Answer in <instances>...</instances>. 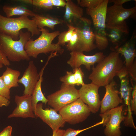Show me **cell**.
Listing matches in <instances>:
<instances>
[{"label": "cell", "mask_w": 136, "mask_h": 136, "mask_svg": "<svg viewBox=\"0 0 136 136\" xmlns=\"http://www.w3.org/2000/svg\"><path fill=\"white\" fill-rule=\"evenodd\" d=\"M136 6L129 9L124 8L123 6L114 5L107 7L106 13V25L115 26L126 22L125 20L130 17L135 19Z\"/></svg>", "instance_id": "10"}, {"label": "cell", "mask_w": 136, "mask_h": 136, "mask_svg": "<svg viewBox=\"0 0 136 136\" xmlns=\"http://www.w3.org/2000/svg\"><path fill=\"white\" fill-rule=\"evenodd\" d=\"M103 0H78V5L81 7L93 8L96 7Z\"/></svg>", "instance_id": "30"}, {"label": "cell", "mask_w": 136, "mask_h": 136, "mask_svg": "<svg viewBox=\"0 0 136 136\" xmlns=\"http://www.w3.org/2000/svg\"><path fill=\"white\" fill-rule=\"evenodd\" d=\"M116 85V82L113 80L105 86L106 92L101 101L100 114L116 108L123 102L122 99L119 96V92L115 88Z\"/></svg>", "instance_id": "15"}, {"label": "cell", "mask_w": 136, "mask_h": 136, "mask_svg": "<svg viewBox=\"0 0 136 136\" xmlns=\"http://www.w3.org/2000/svg\"><path fill=\"white\" fill-rule=\"evenodd\" d=\"M0 95L9 100L10 98V90L6 86L2 77H0Z\"/></svg>", "instance_id": "32"}, {"label": "cell", "mask_w": 136, "mask_h": 136, "mask_svg": "<svg viewBox=\"0 0 136 136\" xmlns=\"http://www.w3.org/2000/svg\"><path fill=\"white\" fill-rule=\"evenodd\" d=\"M120 83V92L121 98L123 100L127 110H130L131 108V87L129 79V75L127 68L124 65L117 75Z\"/></svg>", "instance_id": "19"}, {"label": "cell", "mask_w": 136, "mask_h": 136, "mask_svg": "<svg viewBox=\"0 0 136 136\" xmlns=\"http://www.w3.org/2000/svg\"><path fill=\"white\" fill-rule=\"evenodd\" d=\"M53 6L62 7H65L66 1L65 0H51Z\"/></svg>", "instance_id": "37"}, {"label": "cell", "mask_w": 136, "mask_h": 136, "mask_svg": "<svg viewBox=\"0 0 136 136\" xmlns=\"http://www.w3.org/2000/svg\"><path fill=\"white\" fill-rule=\"evenodd\" d=\"M3 66V64L0 62V69L2 68Z\"/></svg>", "instance_id": "41"}, {"label": "cell", "mask_w": 136, "mask_h": 136, "mask_svg": "<svg viewBox=\"0 0 136 136\" xmlns=\"http://www.w3.org/2000/svg\"><path fill=\"white\" fill-rule=\"evenodd\" d=\"M73 72L74 74L76 85L82 86L84 85L85 83L83 79L84 74L81 68L80 67L73 69Z\"/></svg>", "instance_id": "29"}, {"label": "cell", "mask_w": 136, "mask_h": 136, "mask_svg": "<svg viewBox=\"0 0 136 136\" xmlns=\"http://www.w3.org/2000/svg\"><path fill=\"white\" fill-rule=\"evenodd\" d=\"M65 130L60 129L53 132L52 136H62L65 132Z\"/></svg>", "instance_id": "40"}, {"label": "cell", "mask_w": 136, "mask_h": 136, "mask_svg": "<svg viewBox=\"0 0 136 136\" xmlns=\"http://www.w3.org/2000/svg\"><path fill=\"white\" fill-rule=\"evenodd\" d=\"M108 3L109 0H103L96 7L87 8L86 11L92 21L96 47L101 50L106 48L109 44L106 33V13Z\"/></svg>", "instance_id": "5"}, {"label": "cell", "mask_w": 136, "mask_h": 136, "mask_svg": "<svg viewBox=\"0 0 136 136\" xmlns=\"http://www.w3.org/2000/svg\"><path fill=\"white\" fill-rule=\"evenodd\" d=\"M129 28L126 22L115 26L106 25V33L108 41L116 46H121L126 42L129 33Z\"/></svg>", "instance_id": "17"}, {"label": "cell", "mask_w": 136, "mask_h": 136, "mask_svg": "<svg viewBox=\"0 0 136 136\" xmlns=\"http://www.w3.org/2000/svg\"><path fill=\"white\" fill-rule=\"evenodd\" d=\"M103 123V121L101 120V121L98 122L92 126L80 130H75L71 128H68L65 130L64 133L62 136H76L79 133L85 130L98 125L102 124Z\"/></svg>", "instance_id": "31"}, {"label": "cell", "mask_w": 136, "mask_h": 136, "mask_svg": "<svg viewBox=\"0 0 136 136\" xmlns=\"http://www.w3.org/2000/svg\"><path fill=\"white\" fill-rule=\"evenodd\" d=\"M132 0H109V3H113L115 5L123 6L124 3L131 1Z\"/></svg>", "instance_id": "39"}, {"label": "cell", "mask_w": 136, "mask_h": 136, "mask_svg": "<svg viewBox=\"0 0 136 136\" xmlns=\"http://www.w3.org/2000/svg\"><path fill=\"white\" fill-rule=\"evenodd\" d=\"M59 112L65 122L72 125L85 121L91 112L88 106L79 98L63 107Z\"/></svg>", "instance_id": "7"}, {"label": "cell", "mask_w": 136, "mask_h": 136, "mask_svg": "<svg viewBox=\"0 0 136 136\" xmlns=\"http://www.w3.org/2000/svg\"><path fill=\"white\" fill-rule=\"evenodd\" d=\"M6 17H11L14 16H26L33 17L35 14L32 11L20 6H10L5 5L3 8Z\"/></svg>", "instance_id": "24"}, {"label": "cell", "mask_w": 136, "mask_h": 136, "mask_svg": "<svg viewBox=\"0 0 136 136\" xmlns=\"http://www.w3.org/2000/svg\"><path fill=\"white\" fill-rule=\"evenodd\" d=\"M20 1L44 9L52 10L53 8L51 0H22Z\"/></svg>", "instance_id": "27"}, {"label": "cell", "mask_w": 136, "mask_h": 136, "mask_svg": "<svg viewBox=\"0 0 136 136\" xmlns=\"http://www.w3.org/2000/svg\"><path fill=\"white\" fill-rule=\"evenodd\" d=\"M66 25L68 27V30L60 33L58 36L57 43L60 46L65 45L66 43H67L69 42L75 29V27L74 25L70 24Z\"/></svg>", "instance_id": "25"}, {"label": "cell", "mask_w": 136, "mask_h": 136, "mask_svg": "<svg viewBox=\"0 0 136 136\" xmlns=\"http://www.w3.org/2000/svg\"><path fill=\"white\" fill-rule=\"evenodd\" d=\"M66 1L65 11L64 16V22L66 24H76L83 17V8L71 0Z\"/></svg>", "instance_id": "20"}, {"label": "cell", "mask_w": 136, "mask_h": 136, "mask_svg": "<svg viewBox=\"0 0 136 136\" xmlns=\"http://www.w3.org/2000/svg\"><path fill=\"white\" fill-rule=\"evenodd\" d=\"M91 24L90 20L83 17L76 24L79 32L80 40L77 50L75 51L89 52L96 48Z\"/></svg>", "instance_id": "9"}, {"label": "cell", "mask_w": 136, "mask_h": 136, "mask_svg": "<svg viewBox=\"0 0 136 136\" xmlns=\"http://www.w3.org/2000/svg\"><path fill=\"white\" fill-rule=\"evenodd\" d=\"M99 87L91 83L84 84L78 90L79 98L88 106L93 113L97 112L100 107L101 101L98 92Z\"/></svg>", "instance_id": "11"}, {"label": "cell", "mask_w": 136, "mask_h": 136, "mask_svg": "<svg viewBox=\"0 0 136 136\" xmlns=\"http://www.w3.org/2000/svg\"><path fill=\"white\" fill-rule=\"evenodd\" d=\"M136 40V29H134L131 38L122 45L115 47V51L125 58V66L127 69L133 64L136 56L135 44Z\"/></svg>", "instance_id": "18"}, {"label": "cell", "mask_w": 136, "mask_h": 136, "mask_svg": "<svg viewBox=\"0 0 136 136\" xmlns=\"http://www.w3.org/2000/svg\"><path fill=\"white\" fill-rule=\"evenodd\" d=\"M134 61L132 65L127 69L129 76H130L132 80L136 82V63Z\"/></svg>", "instance_id": "34"}, {"label": "cell", "mask_w": 136, "mask_h": 136, "mask_svg": "<svg viewBox=\"0 0 136 136\" xmlns=\"http://www.w3.org/2000/svg\"><path fill=\"white\" fill-rule=\"evenodd\" d=\"M0 62L5 66H9L10 65L9 61L8 60L3 51L0 45Z\"/></svg>", "instance_id": "35"}, {"label": "cell", "mask_w": 136, "mask_h": 136, "mask_svg": "<svg viewBox=\"0 0 136 136\" xmlns=\"http://www.w3.org/2000/svg\"><path fill=\"white\" fill-rule=\"evenodd\" d=\"M31 19L34 21L39 29L47 27L53 30L56 25L64 22L63 20L57 18L49 16H44L36 14Z\"/></svg>", "instance_id": "21"}, {"label": "cell", "mask_w": 136, "mask_h": 136, "mask_svg": "<svg viewBox=\"0 0 136 136\" xmlns=\"http://www.w3.org/2000/svg\"><path fill=\"white\" fill-rule=\"evenodd\" d=\"M60 81L64 84L71 85H76L74 73L71 71L66 72V75L60 78Z\"/></svg>", "instance_id": "28"}, {"label": "cell", "mask_w": 136, "mask_h": 136, "mask_svg": "<svg viewBox=\"0 0 136 136\" xmlns=\"http://www.w3.org/2000/svg\"><path fill=\"white\" fill-rule=\"evenodd\" d=\"M14 99L16 106L12 113L8 116V118H36L32 107L31 95H16L15 96Z\"/></svg>", "instance_id": "14"}, {"label": "cell", "mask_w": 136, "mask_h": 136, "mask_svg": "<svg viewBox=\"0 0 136 136\" xmlns=\"http://www.w3.org/2000/svg\"><path fill=\"white\" fill-rule=\"evenodd\" d=\"M20 74L19 71L7 66L1 77L6 86L10 89L12 87L19 86L18 78Z\"/></svg>", "instance_id": "23"}, {"label": "cell", "mask_w": 136, "mask_h": 136, "mask_svg": "<svg viewBox=\"0 0 136 136\" xmlns=\"http://www.w3.org/2000/svg\"><path fill=\"white\" fill-rule=\"evenodd\" d=\"M72 37L66 45L67 49L71 51H77L80 40V34L79 30L76 26Z\"/></svg>", "instance_id": "26"}, {"label": "cell", "mask_w": 136, "mask_h": 136, "mask_svg": "<svg viewBox=\"0 0 136 136\" xmlns=\"http://www.w3.org/2000/svg\"><path fill=\"white\" fill-rule=\"evenodd\" d=\"M75 86L62 84L60 90L47 96V103L57 112L79 98Z\"/></svg>", "instance_id": "6"}, {"label": "cell", "mask_w": 136, "mask_h": 136, "mask_svg": "<svg viewBox=\"0 0 136 136\" xmlns=\"http://www.w3.org/2000/svg\"><path fill=\"white\" fill-rule=\"evenodd\" d=\"M123 105L118 106L99 116L103 121V127L105 126L104 133L105 136H120L122 133L120 124L125 118L123 115Z\"/></svg>", "instance_id": "8"}, {"label": "cell", "mask_w": 136, "mask_h": 136, "mask_svg": "<svg viewBox=\"0 0 136 136\" xmlns=\"http://www.w3.org/2000/svg\"><path fill=\"white\" fill-rule=\"evenodd\" d=\"M12 130L11 126L6 127L0 133V136H12Z\"/></svg>", "instance_id": "36"}, {"label": "cell", "mask_w": 136, "mask_h": 136, "mask_svg": "<svg viewBox=\"0 0 136 136\" xmlns=\"http://www.w3.org/2000/svg\"><path fill=\"white\" fill-rule=\"evenodd\" d=\"M24 28L26 29L31 36L39 35L41 33L34 21L28 16L8 18L0 14V33L7 35L14 40H18L20 31Z\"/></svg>", "instance_id": "4"}, {"label": "cell", "mask_w": 136, "mask_h": 136, "mask_svg": "<svg viewBox=\"0 0 136 136\" xmlns=\"http://www.w3.org/2000/svg\"><path fill=\"white\" fill-rule=\"evenodd\" d=\"M53 108H43V103L37 104L34 112L36 117L40 118L54 131L64 126L65 122L62 116Z\"/></svg>", "instance_id": "12"}, {"label": "cell", "mask_w": 136, "mask_h": 136, "mask_svg": "<svg viewBox=\"0 0 136 136\" xmlns=\"http://www.w3.org/2000/svg\"><path fill=\"white\" fill-rule=\"evenodd\" d=\"M119 54L115 51L112 52L95 66H93L88 77L92 83L99 87H105L113 80L124 66Z\"/></svg>", "instance_id": "1"}, {"label": "cell", "mask_w": 136, "mask_h": 136, "mask_svg": "<svg viewBox=\"0 0 136 136\" xmlns=\"http://www.w3.org/2000/svg\"><path fill=\"white\" fill-rule=\"evenodd\" d=\"M41 32L40 37L35 40L31 38L26 43L25 50L30 57L36 58L39 54L42 53L62 54L64 50L57 43H52L54 39L59 35V31L50 32L48 30L44 28H41Z\"/></svg>", "instance_id": "2"}, {"label": "cell", "mask_w": 136, "mask_h": 136, "mask_svg": "<svg viewBox=\"0 0 136 136\" xmlns=\"http://www.w3.org/2000/svg\"><path fill=\"white\" fill-rule=\"evenodd\" d=\"M40 77L33 61H30L22 77L18 80V83L22 84L24 87L23 95H31Z\"/></svg>", "instance_id": "16"}, {"label": "cell", "mask_w": 136, "mask_h": 136, "mask_svg": "<svg viewBox=\"0 0 136 136\" xmlns=\"http://www.w3.org/2000/svg\"><path fill=\"white\" fill-rule=\"evenodd\" d=\"M132 93V99L131 100V111L134 115L136 114V85H133Z\"/></svg>", "instance_id": "33"}, {"label": "cell", "mask_w": 136, "mask_h": 136, "mask_svg": "<svg viewBox=\"0 0 136 136\" xmlns=\"http://www.w3.org/2000/svg\"><path fill=\"white\" fill-rule=\"evenodd\" d=\"M45 68L43 67L39 73L40 75L39 79L31 95L32 106L34 113L38 102L41 101L45 105L48 102L47 99L43 93L41 88V84L43 80L42 76Z\"/></svg>", "instance_id": "22"}, {"label": "cell", "mask_w": 136, "mask_h": 136, "mask_svg": "<svg viewBox=\"0 0 136 136\" xmlns=\"http://www.w3.org/2000/svg\"><path fill=\"white\" fill-rule=\"evenodd\" d=\"M10 103L9 100L0 95V107L3 106L7 107Z\"/></svg>", "instance_id": "38"}, {"label": "cell", "mask_w": 136, "mask_h": 136, "mask_svg": "<svg viewBox=\"0 0 136 136\" xmlns=\"http://www.w3.org/2000/svg\"><path fill=\"white\" fill-rule=\"evenodd\" d=\"M70 59L67 61V64L73 69L79 67L82 65H84L89 71L91 66L98 63L106 56L103 53L99 52L92 55L84 54L83 52L78 51H71Z\"/></svg>", "instance_id": "13"}, {"label": "cell", "mask_w": 136, "mask_h": 136, "mask_svg": "<svg viewBox=\"0 0 136 136\" xmlns=\"http://www.w3.org/2000/svg\"><path fill=\"white\" fill-rule=\"evenodd\" d=\"M31 33L22 30L19 32V39L14 40L9 36L0 33V45L7 58L12 62L29 61L30 57L24 49L26 43L31 38Z\"/></svg>", "instance_id": "3"}]
</instances>
